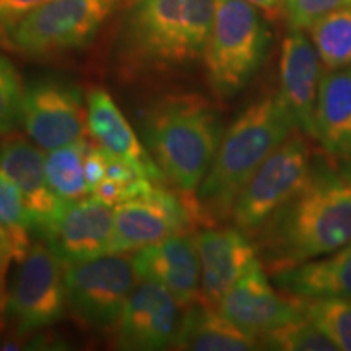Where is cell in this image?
Here are the masks:
<instances>
[{
    "label": "cell",
    "instance_id": "6da1fadb",
    "mask_svg": "<svg viewBox=\"0 0 351 351\" xmlns=\"http://www.w3.org/2000/svg\"><path fill=\"white\" fill-rule=\"evenodd\" d=\"M265 270L313 261L351 243V163L314 156L309 178L252 236Z\"/></svg>",
    "mask_w": 351,
    "mask_h": 351
},
{
    "label": "cell",
    "instance_id": "7a4b0ae2",
    "mask_svg": "<svg viewBox=\"0 0 351 351\" xmlns=\"http://www.w3.org/2000/svg\"><path fill=\"white\" fill-rule=\"evenodd\" d=\"M217 0H142L127 15L117 41L122 80L178 72L204 59Z\"/></svg>",
    "mask_w": 351,
    "mask_h": 351
},
{
    "label": "cell",
    "instance_id": "3957f363",
    "mask_svg": "<svg viewBox=\"0 0 351 351\" xmlns=\"http://www.w3.org/2000/svg\"><path fill=\"white\" fill-rule=\"evenodd\" d=\"M295 130V117L278 91L252 101L225 129L217 155L192 197L199 225L218 226L230 219L249 179Z\"/></svg>",
    "mask_w": 351,
    "mask_h": 351
},
{
    "label": "cell",
    "instance_id": "277c9868",
    "mask_svg": "<svg viewBox=\"0 0 351 351\" xmlns=\"http://www.w3.org/2000/svg\"><path fill=\"white\" fill-rule=\"evenodd\" d=\"M218 109L199 93L163 95L145 109L140 138L165 178L194 197L221 142Z\"/></svg>",
    "mask_w": 351,
    "mask_h": 351
},
{
    "label": "cell",
    "instance_id": "5b68a950",
    "mask_svg": "<svg viewBox=\"0 0 351 351\" xmlns=\"http://www.w3.org/2000/svg\"><path fill=\"white\" fill-rule=\"evenodd\" d=\"M270 44V29L245 0H217L204 62L215 96L232 99L256 75Z\"/></svg>",
    "mask_w": 351,
    "mask_h": 351
},
{
    "label": "cell",
    "instance_id": "8992f818",
    "mask_svg": "<svg viewBox=\"0 0 351 351\" xmlns=\"http://www.w3.org/2000/svg\"><path fill=\"white\" fill-rule=\"evenodd\" d=\"M122 0H51L0 29V46L43 59L85 47Z\"/></svg>",
    "mask_w": 351,
    "mask_h": 351
},
{
    "label": "cell",
    "instance_id": "52a82bcc",
    "mask_svg": "<svg viewBox=\"0 0 351 351\" xmlns=\"http://www.w3.org/2000/svg\"><path fill=\"white\" fill-rule=\"evenodd\" d=\"M8 285L2 324L20 339L38 335L67 313L65 263L46 239L34 241Z\"/></svg>",
    "mask_w": 351,
    "mask_h": 351
},
{
    "label": "cell",
    "instance_id": "ba28073f",
    "mask_svg": "<svg viewBox=\"0 0 351 351\" xmlns=\"http://www.w3.org/2000/svg\"><path fill=\"white\" fill-rule=\"evenodd\" d=\"M138 282L134 261L127 252L69 263L65 265L67 313L85 330L114 333Z\"/></svg>",
    "mask_w": 351,
    "mask_h": 351
},
{
    "label": "cell",
    "instance_id": "9c48e42d",
    "mask_svg": "<svg viewBox=\"0 0 351 351\" xmlns=\"http://www.w3.org/2000/svg\"><path fill=\"white\" fill-rule=\"evenodd\" d=\"M314 155L306 135L293 132L249 179L232 207L234 226L252 238L263 223L283 207L309 178Z\"/></svg>",
    "mask_w": 351,
    "mask_h": 351
},
{
    "label": "cell",
    "instance_id": "30bf717a",
    "mask_svg": "<svg viewBox=\"0 0 351 351\" xmlns=\"http://www.w3.org/2000/svg\"><path fill=\"white\" fill-rule=\"evenodd\" d=\"M20 125L44 152L80 142L88 134L85 95L64 78H36L23 88Z\"/></svg>",
    "mask_w": 351,
    "mask_h": 351
},
{
    "label": "cell",
    "instance_id": "8fae6325",
    "mask_svg": "<svg viewBox=\"0 0 351 351\" xmlns=\"http://www.w3.org/2000/svg\"><path fill=\"white\" fill-rule=\"evenodd\" d=\"M199 225L192 197L155 186L147 194L114 207L112 252H134Z\"/></svg>",
    "mask_w": 351,
    "mask_h": 351
},
{
    "label": "cell",
    "instance_id": "7c38bea8",
    "mask_svg": "<svg viewBox=\"0 0 351 351\" xmlns=\"http://www.w3.org/2000/svg\"><path fill=\"white\" fill-rule=\"evenodd\" d=\"M182 314L184 306L163 285L140 280L114 332L116 346L127 351L174 348Z\"/></svg>",
    "mask_w": 351,
    "mask_h": 351
},
{
    "label": "cell",
    "instance_id": "4fadbf2b",
    "mask_svg": "<svg viewBox=\"0 0 351 351\" xmlns=\"http://www.w3.org/2000/svg\"><path fill=\"white\" fill-rule=\"evenodd\" d=\"M217 309L257 341L265 333L304 317L298 298L278 293L271 287L261 258L254 261L232 285Z\"/></svg>",
    "mask_w": 351,
    "mask_h": 351
},
{
    "label": "cell",
    "instance_id": "5bb4252c",
    "mask_svg": "<svg viewBox=\"0 0 351 351\" xmlns=\"http://www.w3.org/2000/svg\"><path fill=\"white\" fill-rule=\"evenodd\" d=\"M43 239L65 265L106 256L114 249V207L93 195L62 202Z\"/></svg>",
    "mask_w": 351,
    "mask_h": 351
},
{
    "label": "cell",
    "instance_id": "9a60e30c",
    "mask_svg": "<svg viewBox=\"0 0 351 351\" xmlns=\"http://www.w3.org/2000/svg\"><path fill=\"white\" fill-rule=\"evenodd\" d=\"M200 261L199 300L217 307L245 270L257 261L252 238L238 226H205L195 232Z\"/></svg>",
    "mask_w": 351,
    "mask_h": 351
},
{
    "label": "cell",
    "instance_id": "2e32d148",
    "mask_svg": "<svg viewBox=\"0 0 351 351\" xmlns=\"http://www.w3.org/2000/svg\"><path fill=\"white\" fill-rule=\"evenodd\" d=\"M0 174L21 192L33 218V232L43 238L62 205L47 181L46 155L32 140L13 132L0 140Z\"/></svg>",
    "mask_w": 351,
    "mask_h": 351
},
{
    "label": "cell",
    "instance_id": "e0dca14e",
    "mask_svg": "<svg viewBox=\"0 0 351 351\" xmlns=\"http://www.w3.org/2000/svg\"><path fill=\"white\" fill-rule=\"evenodd\" d=\"M140 280H152L186 307L200 296V261L195 234L179 232L132 254Z\"/></svg>",
    "mask_w": 351,
    "mask_h": 351
},
{
    "label": "cell",
    "instance_id": "ac0fdd59",
    "mask_svg": "<svg viewBox=\"0 0 351 351\" xmlns=\"http://www.w3.org/2000/svg\"><path fill=\"white\" fill-rule=\"evenodd\" d=\"M320 77V59L314 44L300 29H291L282 44L278 93L295 117L298 130L314 140Z\"/></svg>",
    "mask_w": 351,
    "mask_h": 351
},
{
    "label": "cell",
    "instance_id": "d6986e66",
    "mask_svg": "<svg viewBox=\"0 0 351 351\" xmlns=\"http://www.w3.org/2000/svg\"><path fill=\"white\" fill-rule=\"evenodd\" d=\"M88 132L104 152L134 165L153 182H165L163 171L158 168L142 138L135 134L121 108L104 88H93L86 95Z\"/></svg>",
    "mask_w": 351,
    "mask_h": 351
},
{
    "label": "cell",
    "instance_id": "ffe728a7",
    "mask_svg": "<svg viewBox=\"0 0 351 351\" xmlns=\"http://www.w3.org/2000/svg\"><path fill=\"white\" fill-rule=\"evenodd\" d=\"M315 134L328 156L351 163V65L322 72L315 104Z\"/></svg>",
    "mask_w": 351,
    "mask_h": 351
},
{
    "label": "cell",
    "instance_id": "44dd1931",
    "mask_svg": "<svg viewBox=\"0 0 351 351\" xmlns=\"http://www.w3.org/2000/svg\"><path fill=\"white\" fill-rule=\"evenodd\" d=\"M274 285L293 298H351V243L335 252L271 274Z\"/></svg>",
    "mask_w": 351,
    "mask_h": 351
},
{
    "label": "cell",
    "instance_id": "7402d4cb",
    "mask_svg": "<svg viewBox=\"0 0 351 351\" xmlns=\"http://www.w3.org/2000/svg\"><path fill=\"white\" fill-rule=\"evenodd\" d=\"M254 337L236 327L215 306L202 300L184 307L174 350L186 351H251L258 350Z\"/></svg>",
    "mask_w": 351,
    "mask_h": 351
},
{
    "label": "cell",
    "instance_id": "603a6c76",
    "mask_svg": "<svg viewBox=\"0 0 351 351\" xmlns=\"http://www.w3.org/2000/svg\"><path fill=\"white\" fill-rule=\"evenodd\" d=\"M91 138L65 145L47 152L46 174L52 192L62 202L77 200L91 194L85 176V155Z\"/></svg>",
    "mask_w": 351,
    "mask_h": 351
},
{
    "label": "cell",
    "instance_id": "cb8c5ba5",
    "mask_svg": "<svg viewBox=\"0 0 351 351\" xmlns=\"http://www.w3.org/2000/svg\"><path fill=\"white\" fill-rule=\"evenodd\" d=\"M320 64L326 70L351 65V5L328 13L309 28Z\"/></svg>",
    "mask_w": 351,
    "mask_h": 351
},
{
    "label": "cell",
    "instance_id": "d4e9b609",
    "mask_svg": "<svg viewBox=\"0 0 351 351\" xmlns=\"http://www.w3.org/2000/svg\"><path fill=\"white\" fill-rule=\"evenodd\" d=\"M301 313L339 350L351 351V298H298Z\"/></svg>",
    "mask_w": 351,
    "mask_h": 351
},
{
    "label": "cell",
    "instance_id": "484cf974",
    "mask_svg": "<svg viewBox=\"0 0 351 351\" xmlns=\"http://www.w3.org/2000/svg\"><path fill=\"white\" fill-rule=\"evenodd\" d=\"M0 225L10 232L16 249V263L21 262L32 245L33 218L21 192L3 174H0Z\"/></svg>",
    "mask_w": 351,
    "mask_h": 351
},
{
    "label": "cell",
    "instance_id": "4316f807",
    "mask_svg": "<svg viewBox=\"0 0 351 351\" xmlns=\"http://www.w3.org/2000/svg\"><path fill=\"white\" fill-rule=\"evenodd\" d=\"M258 346L278 351H335L339 350L314 326L301 317L275 328L258 339Z\"/></svg>",
    "mask_w": 351,
    "mask_h": 351
},
{
    "label": "cell",
    "instance_id": "83f0119b",
    "mask_svg": "<svg viewBox=\"0 0 351 351\" xmlns=\"http://www.w3.org/2000/svg\"><path fill=\"white\" fill-rule=\"evenodd\" d=\"M23 88L19 70L0 52V137L13 134L20 127Z\"/></svg>",
    "mask_w": 351,
    "mask_h": 351
},
{
    "label": "cell",
    "instance_id": "f1b7e54d",
    "mask_svg": "<svg viewBox=\"0 0 351 351\" xmlns=\"http://www.w3.org/2000/svg\"><path fill=\"white\" fill-rule=\"evenodd\" d=\"M348 5L351 0H283V15L289 28L302 32L322 16Z\"/></svg>",
    "mask_w": 351,
    "mask_h": 351
},
{
    "label": "cell",
    "instance_id": "f546056e",
    "mask_svg": "<svg viewBox=\"0 0 351 351\" xmlns=\"http://www.w3.org/2000/svg\"><path fill=\"white\" fill-rule=\"evenodd\" d=\"M12 262L16 263V249L13 239L5 228L0 225V324L8 296V271Z\"/></svg>",
    "mask_w": 351,
    "mask_h": 351
},
{
    "label": "cell",
    "instance_id": "4dcf8cb0",
    "mask_svg": "<svg viewBox=\"0 0 351 351\" xmlns=\"http://www.w3.org/2000/svg\"><path fill=\"white\" fill-rule=\"evenodd\" d=\"M85 176L91 191L106 178V152L95 140L88 145L85 155Z\"/></svg>",
    "mask_w": 351,
    "mask_h": 351
},
{
    "label": "cell",
    "instance_id": "1f68e13d",
    "mask_svg": "<svg viewBox=\"0 0 351 351\" xmlns=\"http://www.w3.org/2000/svg\"><path fill=\"white\" fill-rule=\"evenodd\" d=\"M51 0H0V29Z\"/></svg>",
    "mask_w": 351,
    "mask_h": 351
},
{
    "label": "cell",
    "instance_id": "d6a6232c",
    "mask_svg": "<svg viewBox=\"0 0 351 351\" xmlns=\"http://www.w3.org/2000/svg\"><path fill=\"white\" fill-rule=\"evenodd\" d=\"M106 178L119 182H132L138 178H145V176L129 161L106 152Z\"/></svg>",
    "mask_w": 351,
    "mask_h": 351
},
{
    "label": "cell",
    "instance_id": "836d02e7",
    "mask_svg": "<svg viewBox=\"0 0 351 351\" xmlns=\"http://www.w3.org/2000/svg\"><path fill=\"white\" fill-rule=\"evenodd\" d=\"M252 3L258 10H262L267 15V19L275 20L280 15H283V0H245Z\"/></svg>",
    "mask_w": 351,
    "mask_h": 351
}]
</instances>
